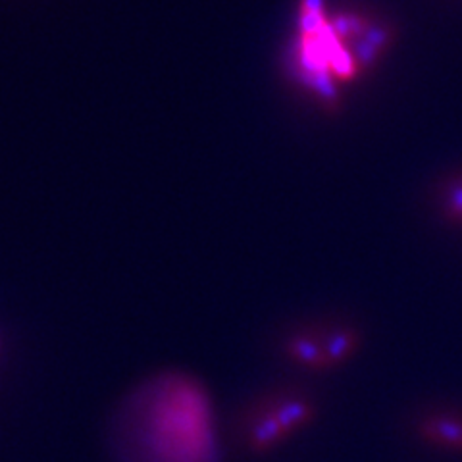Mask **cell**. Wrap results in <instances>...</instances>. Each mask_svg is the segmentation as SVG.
I'll return each mask as SVG.
<instances>
[{
    "label": "cell",
    "instance_id": "cell-3",
    "mask_svg": "<svg viewBox=\"0 0 462 462\" xmlns=\"http://www.w3.org/2000/svg\"><path fill=\"white\" fill-rule=\"evenodd\" d=\"M357 337L349 329L307 331L291 341L289 355L308 368H331L355 352Z\"/></svg>",
    "mask_w": 462,
    "mask_h": 462
},
{
    "label": "cell",
    "instance_id": "cell-6",
    "mask_svg": "<svg viewBox=\"0 0 462 462\" xmlns=\"http://www.w3.org/2000/svg\"><path fill=\"white\" fill-rule=\"evenodd\" d=\"M445 214L454 220H462V179L449 185L445 193Z\"/></svg>",
    "mask_w": 462,
    "mask_h": 462
},
{
    "label": "cell",
    "instance_id": "cell-5",
    "mask_svg": "<svg viewBox=\"0 0 462 462\" xmlns=\"http://www.w3.org/2000/svg\"><path fill=\"white\" fill-rule=\"evenodd\" d=\"M424 431L430 435V439L443 447L462 449V418L457 416H435L431 418Z\"/></svg>",
    "mask_w": 462,
    "mask_h": 462
},
{
    "label": "cell",
    "instance_id": "cell-4",
    "mask_svg": "<svg viewBox=\"0 0 462 462\" xmlns=\"http://www.w3.org/2000/svg\"><path fill=\"white\" fill-rule=\"evenodd\" d=\"M312 418V407L305 399H283L270 407L253 430V443L258 449L274 447L293 431L300 430Z\"/></svg>",
    "mask_w": 462,
    "mask_h": 462
},
{
    "label": "cell",
    "instance_id": "cell-2",
    "mask_svg": "<svg viewBox=\"0 0 462 462\" xmlns=\"http://www.w3.org/2000/svg\"><path fill=\"white\" fill-rule=\"evenodd\" d=\"M143 445L151 462H214V418L203 387L187 378H166L144 397Z\"/></svg>",
    "mask_w": 462,
    "mask_h": 462
},
{
    "label": "cell",
    "instance_id": "cell-1",
    "mask_svg": "<svg viewBox=\"0 0 462 462\" xmlns=\"http://www.w3.org/2000/svg\"><path fill=\"white\" fill-rule=\"evenodd\" d=\"M297 62L320 97L335 83L357 79L385 54L389 27L360 12L326 14L322 0H303Z\"/></svg>",
    "mask_w": 462,
    "mask_h": 462
}]
</instances>
